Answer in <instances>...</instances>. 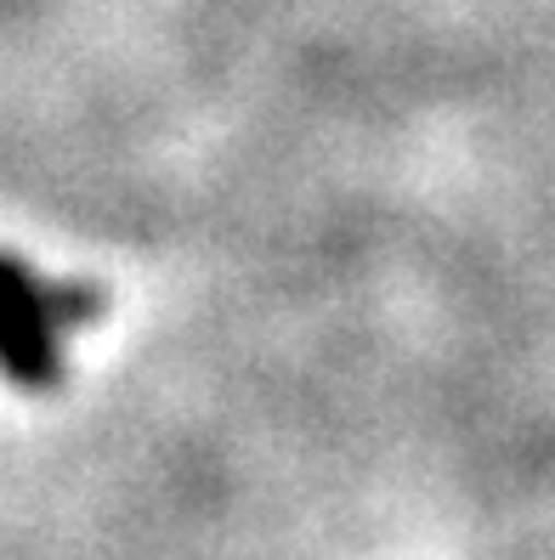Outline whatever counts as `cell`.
<instances>
[{
  "label": "cell",
  "instance_id": "1",
  "mask_svg": "<svg viewBox=\"0 0 555 560\" xmlns=\"http://www.w3.org/2000/svg\"><path fill=\"white\" fill-rule=\"evenodd\" d=\"M108 312V289L51 283L18 255H0V374L28 397L62 385V335Z\"/></svg>",
  "mask_w": 555,
  "mask_h": 560
}]
</instances>
